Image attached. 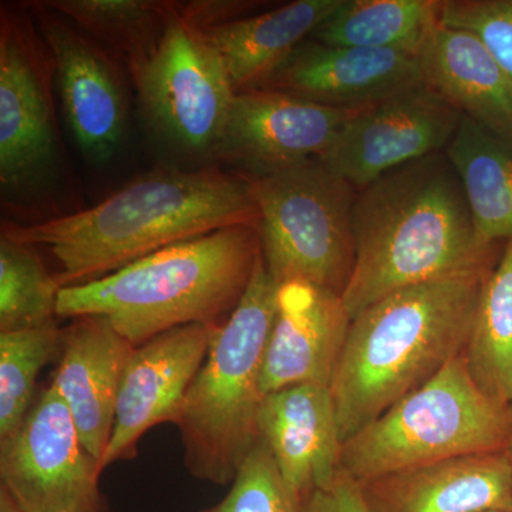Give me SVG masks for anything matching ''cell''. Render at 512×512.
<instances>
[{
	"label": "cell",
	"mask_w": 512,
	"mask_h": 512,
	"mask_svg": "<svg viewBox=\"0 0 512 512\" xmlns=\"http://www.w3.org/2000/svg\"><path fill=\"white\" fill-rule=\"evenodd\" d=\"M353 234L355 265L342 293L352 319L400 289L495 264V247L478 239L446 151L402 165L357 191Z\"/></svg>",
	"instance_id": "1"
},
{
	"label": "cell",
	"mask_w": 512,
	"mask_h": 512,
	"mask_svg": "<svg viewBox=\"0 0 512 512\" xmlns=\"http://www.w3.org/2000/svg\"><path fill=\"white\" fill-rule=\"evenodd\" d=\"M258 221L247 175L204 168L146 175L90 210L3 234L49 249L64 288L96 281L171 245L237 225L258 227Z\"/></svg>",
	"instance_id": "2"
},
{
	"label": "cell",
	"mask_w": 512,
	"mask_h": 512,
	"mask_svg": "<svg viewBox=\"0 0 512 512\" xmlns=\"http://www.w3.org/2000/svg\"><path fill=\"white\" fill-rule=\"evenodd\" d=\"M490 269L400 289L357 313L330 383L343 443L463 355Z\"/></svg>",
	"instance_id": "3"
},
{
	"label": "cell",
	"mask_w": 512,
	"mask_h": 512,
	"mask_svg": "<svg viewBox=\"0 0 512 512\" xmlns=\"http://www.w3.org/2000/svg\"><path fill=\"white\" fill-rule=\"evenodd\" d=\"M259 255L258 227L220 229L96 281L64 286L56 315L101 316L134 348L180 326L222 325L244 298Z\"/></svg>",
	"instance_id": "4"
},
{
	"label": "cell",
	"mask_w": 512,
	"mask_h": 512,
	"mask_svg": "<svg viewBox=\"0 0 512 512\" xmlns=\"http://www.w3.org/2000/svg\"><path fill=\"white\" fill-rule=\"evenodd\" d=\"M278 289L259 255L254 276L235 311L215 330L177 427L192 477L232 484L258 441L261 372L278 303Z\"/></svg>",
	"instance_id": "5"
},
{
	"label": "cell",
	"mask_w": 512,
	"mask_h": 512,
	"mask_svg": "<svg viewBox=\"0 0 512 512\" xmlns=\"http://www.w3.org/2000/svg\"><path fill=\"white\" fill-rule=\"evenodd\" d=\"M508 407L478 387L464 355L343 443L340 471L365 484L437 461L505 451Z\"/></svg>",
	"instance_id": "6"
},
{
	"label": "cell",
	"mask_w": 512,
	"mask_h": 512,
	"mask_svg": "<svg viewBox=\"0 0 512 512\" xmlns=\"http://www.w3.org/2000/svg\"><path fill=\"white\" fill-rule=\"evenodd\" d=\"M248 178L268 274L342 296L355 265L357 190L320 160Z\"/></svg>",
	"instance_id": "7"
},
{
	"label": "cell",
	"mask_w": 512,
	"mask_h": 512,
	"mask_svg": "<svg viewBox=\"0 0 512 512\" xmlns=\"http://www.w3.org/2000/svg\"><path fill=\"white\" fill-rule=\"evenodd\" d=\"M133 77L144 113L168 141L191 153H214L237 90L210 37L177 6Z\"/></svg>",
	"instance_id": "8"
},
{
	"label": "cell",
	"mask_w": 512,
	"mask_h": 512,
	"mask_svg": "<svg viewBox=\"0 0 512 512\" xmlns=\"http://www.w3.org/2000/svg\"><path fill=\"white\" fill-rule=\"evenodd\" d=\"M100 474L53 384L0 440V490L22 512H107Z\"/></svg>",
	"instance_id": "9"
},
{
	"label": "cell",
	"mask_w": 512,
	"mask_h": 512,
	"mask_svg": "<svg viewBox=\"0 0 512 512\" xmlns=\"http://www.w3.org/2000/svg\"><path fill=\"white\" fill-rule=\"evenodd\" d=\"M463 114L427 87L355 110L320 161L355 190L430 154L446 151Z\"/></svg>",
	"instance_id": "10"
},
{
	"label": "cell",
	"mask_w": 512,
	"mask_h": 512,
	"mask_svg": "<svg viewBox=\"0 0 512 512\" xmlns=\"http://www.w3.org/2000/svg\"><path fill=\"white\" fill-rule=\"evenodd\" d=\"M46 50L28 20L2 12L0 25V181L18 191L39 183L56 157Z\"/></svg>",
	"instance_id": "11"
},
{
	"label": "cell",
	"mask_w": 512,
	"mask_h": 512,
	"mask_svg": "<svg viewBox=\"0 0 512 512\" xmlns=\"http://www.w3.org/2000/svg\"><path fill=\"white\" fill-rule=\"evenodd\" d=\"M218 326H180L133 350L121 377L116 421L101 471L133 458L148 430L163 423L177 424Z\"/></svg>",
	"instance_id": "12"
},
{
	"label": "cell",
	"mask_w": 512,
	"mask_h": 512,
	"mask_svg": "<svg viewBox=\"0 0 512 512\" xmlns=\"http://www.w3.org/2000/svg\"><path fill=\"white\" fill-rule=\"evenodd\" d=\"M353 111L275 90L237 93L212 156L242 164L251 175L320 160Z\"/></svg>",
	"instance_id": "13"
},
{
	"label": "cell",
	"mask_w": 512,
	"mask_h": 512,
	"mask_svg": "<svg viewBox=\"0 0 512 512\" xmlns=\"http://www.w3.org/2000/svg\"><path fill=\"white\" fill-rule=\"evenodd\" d=\"M419 86L423 79L417 56L323 45L309 37L262 89L338 109L360 110Z\"/></svg>",
	"instance_id": "14"
},
{
	"label": "cell",
	"mask_w": 512,
	"mask_h": 512,
	"mask_svg": "<svg viewBox=\"0 0 512 512\" xmlns=\"http://www.w3.org/2000/svg\"><path fill=\"white\" fill-rule=\"evenodd\" d=\"M40 32L55 66L67 123L77 146L90 160L113 157L126 128V96L109 57L42 5L36 6Z\"/></svg>",
	"instance_id": "15"
},
{
	"label": "cell",
	"mask_w": 512,
	"mask_h": 512,
	"mask_svg": "<svg viewBox=\"0 0 512 512\" xmlns=\"http://www.w3.org/2000/svg\"><path fill=\"white\" fill-rule=\"evenodd\" d=\"M350 323L338 293L303 282L279 285L275 322L262 365V394L298 384L330 386Z\"/></svg>",
	"instance_id": "16"
},
{
	"label": "cell",
	"mask_w": 512,
	"mask_h": 512,
	"mask_svg": "<svg viewBox=\"0 0 512 512\" xmlns=\"http://www.w3.org/2000/svg\"><path fill=\"white\" fill-rule=\"evenodd\" d=\"M134 349L101 316L74 318L62 330V356L52 384L99 466L116 421L121 377Z\"/></svg>",
	"instance_id": "17"
},
{
	"label": "cell",
	"mask_w": 512,
	"mask_h": 512,
	"mask_svg": "<svg viewBox=\"0 0 512 512\" xmlns=\"http://www.w3.org/2000/svg\"><path fill=\"white\" fill-rule=\"evenodd\" d=\"M256 427L282 477L302 498L339 476L343 441L330 386L298 384L265 394Z\"/></svg>",
	"instance_id": "18"
},
{
	"label": "cell",
	"mask_w": 512,
	"mask_h": 512,
	"mask_svg": "<svg viewBox=\"0 0 512 512\" xmlns=\"http://www.w3.org/2000/svg\"><path fill=\"white\" fill-rule=\"evenodd\" d=\"M370 512H512L505 451L471 454L360 484Z\"/></svg>",
	"instance_id": "19"
},
{
	"label": "cell",
	"mask_w": 512,
	"mask_h": 512,
	"mask_svg": "<svg viewBox=\"0 0 512 512\" xmlns=\"http://www.w3.org/2000/svg\"><path fill=\"white\" fill-rule=\"evenodd\" d=\"M417 57L424 87L491 133L512 140V79L476 35L439 22Z\"/></svg>",
	"instance_id": "20"
},
{
	"label": "cell",
	"mask_w": 512,
	"mask_h": 512,
	"mask_svg": "<svg viewBox=\"0 0 512 512\" xmlns=\"http://www.w3.org/2000/svg\"><path fill=\"white\" fill-rule=\"evenodd\" d=\"M340 3L342 0H298L204 32L217 47L237 93L249 92L262 89Z\"/></svg>",
	"instance_id": "21"
},
{
	"label": "cell",
	"mask_w": 512,
	"mask_h": 512,
	"mask_svg": "<svg viewBox=\"0 0 512 512\" xmlns=\"http://www.w3.org/2000/svg\"><path fill=\"white\" fill-rule=\"evenodd\" d=\"M485 247L512 241V140L463 116L446 148Z\"/></svg>",
	"instance_id": "22"
},
{
	"label": "cell",
	"mask_w": 512,
	"mask_h": 512,
	"mask_svg": "<svg viewBox=\"0 0 512 512\" xmlns=\"http://www.w3.org/2000/svg\"><path fill=\"white\" fill-rule=\"evenodd\" d=\"M437 23L439 0H342L313 30L311 39L329 46L419 56Z\"/></svg>",
	"instance_id": "23"
},
{
	"label": "cell",
	"mask_w": 512,
	"mask_h": 512,
	"mask_svg": "<svg viewBox=\"0 0 512 512\" xmlns=\"http://www.w3.org/2000/svg\"><path fill=\"white\" fill-rule=\"evenodd\" d=\"M474 382L495 403H512V241L485 276L464 349Z\"/></svg>",
	"instance_id": "24"
},
{
	"label": "cell",
	"mask_w": 512,
	"mask_h": 512,
	"mask_svg": "<svg viewBox=\"0 0 512 512\" xmlns=\"http://www.w3.org/2000/svg\"><path fill=\"white\" fill-rule=\"evenodd\" d=\"M40 5L110 43L130 64L133 76L153 52L175 8L153 0H53Z\"/></svg>",
	"instance_id": "25"
},
{
	"label": "cell",
	"mask_w": 512,
	"mask_h": 512,
	"mask_svg": "<svg viewBox=\"0 0 512 512\" xmlns=\"http://www.w3.org/2000/svg\"><path fill=\"white\" fill-rule=\"evenodd\" d=\"M60 286L35 247L9 235L0 238V332L55 323Z\"/></svg>",
	"instance_id": "26"
},
{
	"label": "cell",
	"mask_w": 512,
	"mask_h": 512,
	"mask_svg": "<svg viewBox=\"0 0 512 512\" xmlns=\"http://www.w3.org/2000/svg\"><path fill=\"white\" fill-rule=\"evenodd\" d=\"M62 348L56 323L0 332V440L8 439L30 410L37 376Z\"/></svg>",
	"instance_id": "27"
},
{
	"label": "cell",
	"mask_w": 512,
	"mask_h": 512,
	"mask_svg": "<svg viewBox=\"0 0 512 512\" xmlns=\"http://www.w3.org/2000/svg\"><path fill=\"white\" fill-rule=\"evenodd\" d=\"M201 512H303V498L289 487L258 439L224 500Z\"/></svg>",
	"instance_id": "28"
},
{
	"label": "cell",
	"mask_w": 512,
	"mask_h": 512,
	"mask_svg": "<svg viewBox=\"0 0 512 512\" xmlns=\"http://www.w3.org/2000/svg\"><path fill=\"white\" fill-rule=\"evenodd\" d=\"M439 22L476 35L512 79V0H440Z\"/></svg>",
	"instance_id": "29"
},
{
	"label": "cell",
	"mask_w": 512,
	"mask_h": 512,
	"mask_svg": "<svg viewBox=\"0 0 512 512\" xmlns=\"http://www.w3.org/2000/svg\"><path fill=\"white\" fill-rule=\"evenodd\" d=\"M303 512H370L362 487L340 471L326 487L303 497Z\"/></svg>",
	"instance_id": "30"
},
{
	"label": "cell",
	"mask_w": 512,
	"mask_h": 512,
	"mask_svg": "<svg viewBox=\"0 0 512 512\" xmlns=\"http://www.w3.org/2000/svg\"><path fill=\"white\" fill-rule=\"evenodd\" d=\"M0 512H22L19 510L18 505L10 500L5 491L0 490Z\"/></svg>",
	"instance_id": "31"
},
{
	"label": "cell",
	"mask_w": 512,
	"mask_h": 512,
	"mask_svg": "<svg viewBox=\"0 0 512 512\" xmlns=\"http://www.w3.org/2000/svg\"><path fill=\"white\" fill-rule=\"evenodd\" d=\"M508 413H510V434H508V443L507 448H505V453H507L508 458H510L512 466V403L511 406L508 407Z\"/></svg>",
	"instance_id": "32"
},
{
	"label": "cell",
	"mask_w": 512,
	"mask_h": 512,
	"mask_svg": "<svg viewBox=\"0 0 512 512\" xmlns=\"http://www.w3.org/2000/svg\"><path fill=\"white\" fill-rule=\"evenodd\" d=\"M490 512H503V511H490Z\"/></svg>",
	"instance_id": "33"
}]
</instances>
